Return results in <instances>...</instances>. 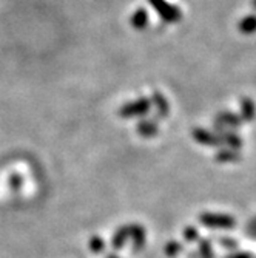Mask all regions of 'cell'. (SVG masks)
<instances>
[{"label": "cell", "instance_id": "1", "mask_svg": "<svg viewBox=\"0 0 256 258\" xmlns=\"http://www.w3.org/2000/svg\"><path fill=\"white\" fill-rule=\"evenodd\" d=\"M199 223L205 227L212 229H233L236 226V220L225 214L204 212L199 215Z\"/></svg>", "mask_w": 256, "mask_h": 258}, {"label": "cell", "instance_id": "2", "mask_svg": "<svg viewBox=\"0 0 256 258\" xmlns=\"http://www.w3.org/2000/svg\"><path fill=\"white\" fill-rule=\"evenodd\" d=\"M130 237L133 243V252H141L145 246V229L142 224H131L130 226Z\"/></svg>", "mask_w": 256, "mask_h": 258}, {"label": "cell", "instance_id": "3", "mask_svg": "<svg viewBox=\"0 0 256 258\" xmlns=\"http://www.w3.org/2000/svg\"><path fill=\"white\" fill-rule=\"evenodd\" d=\"M128 238H130V226H121L118 230H116L114 235H113L111 247L114 250H121L127 244Z\"/></svg>", "mask_w": 256, "mask_h": 258}, {"label": "cell", "instance_id": "4", "mask_svg": "<svg viewBox=\"0 0 256 258\" xmlns=\"http://www.w3.org/2000/svg\"><path fill=\"white\" fill-rule=\"evenodd\" d=\"M195 139L204 146H218V139L204 130H195Z\"/></svg>", "mask_w": 256, "mask_h": 258}, {"label": "cell", "instance_id": "5", "mask_svg": "<svg viewBox=\"0 0 256 258\" xmlns=\"http://www.w3.org/2000/svg\"><path fill=\"white\" fill-rule=\"evenodd\" d=\"M199 256L201 258H215L212 243L208 240H199Z\"/></svg>", "mask_w": 256, "mask_h": 258}, {"label": "cell", "instance_id": "6", "mask_svg": "<svg viewBox=\"0 0 256 258\" xmlns=\"http://www.w3.org/2000/svg\"><path fill=\"white\" fill-rule=\"evenodd\" d=\"M182 235H184V240H185V241H189V243L199 241V232H198V229L193 227V226L185 227L184 232H182Z\"/></svg>", "mask_w": 256, "mask_h": 258}, {"label": "cell", "instance_id": "7", "mask_svg": "<svg viewBox=\"0 0 256 258\" xmlns=\"http://www.w3.org/2000/svg\"><path fill=\"white\" fill-rule=\"evenodd\" d=\"M216 159L221 162H231V161H238L239 155L233 150H222L216 155Z\"/></svg>", "mask_w": 256, "mask_h": 258}, {"label": "cell", "instance_id": "8", "mask_svg": "<svg viewBox=\"0 0 256 258\" xmlns=\"http://www.w3.org/2000/svg\"><path fill=\"white\" fill-rule=\"evenodd\" d=\"M90 249L95 252V253H101V252H104V249H105V243H104V240L101 238V237H93L91 238V241H90Z\"/></svg>", "mask_w": 256, "mask_h": 258}, {"label": "cell", "instance_id": "9", "mask_svg": "<svg viewBox=\"0 0 256 258\" xmlns=\"http://www.w3.org/2000/svg\"><path fill=\"white\" fill-rule=\"evenodd\" d=\"M182 250V246L178 241H168L165 246V253L167 256H176Z\"/></svg>", "mask_w": 256, "mask_h": 258}, {"label": "cell", "instance_id": "10", "mask_svg": "<svg viewBox=\"0 0 256 258\" xmlns=\"http://www.w3.org/2000/svg\"><path fill=\"white\" fill-rule=\"evenodd\" d=\"M224 141H225V143H227L230 147H233V149H238V147L241 146V139H239L236 135H233V133L225 135V136H224Z\"/></svg>", "mask_w": 256, "mask_h": 258}, {"label": "cell", "instance_id": "11", "mask_svg": "<svg viewBox=\"0 0 256 258\" xmlns=\"http://www.w3.org/2000/svg\"><path fill=\"white\" fill-rule=\"evenodd\" d=\"M139 133H141L142 136H154L156 127L153 124H141L139 125Z\"/></svg>", "mask_w": 256, "mask_h": 258}, {"label": "cell", "instance_id": "12", "mask_svg": "<svg viewBox=\"0 0 256 258\" xmlns=\"http://www.w3.org/2000/svg\"><path fill=\"white\" fill-rule=\"evenodd\" d=\"M219 244H222L225 249H238V241L233 238L222 237V238H219Z\"/></svg>", "mask_w": 256, "mask_h": 258}, {"label": "cell", "instance_id": "13", "mask_svg": "<svg viewBox=\"0 0 256 258\" xmlns=\"http://www.w3.org/2000/svg\"><path fill=\"white\" fill-rule=\"evenodd\" d=\"M225 258H253V255L248 252H236V253H230Z\"/></svg>", "mask_w": 256, "mask_h": 258}, {"label": "cell", "instance_id": "14", "mask_svg": "<svg viewBox=\"0 0 256 258\" xmlns=\"http://www.w3.org/2000/svg\"><path fill=\"white\" fill-rule=\"evenodd\" d=\"M107 258H121V256H118L116 253H108V255H107Z\"/></svg>", "mask_w": 256, "mask_h": 258}]
</instances>
